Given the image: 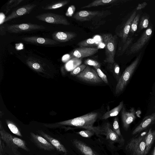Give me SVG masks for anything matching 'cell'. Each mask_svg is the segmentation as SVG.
Instances as JSON below:
<instances>
[{
    "label": "cell",
    "instance_id": "38",
    "mask_svg": "<svg viewBox=\"0 0 155 155\" xmlns=\"http://www.w3.org/2000/svg\"><path fill=\"white\" fill-rule=\"evenodd\" d=\"M5 143L0 137V155H6Z\"/></svg>",
    "mask_w": 155,
    "mask_h": 155
},
{
    "label": "cell",
    "instance_id": "24",
    "mask_svg": "<svg viewBox=\"0 0 155 155\" xmlns=\"http://www.w3.org/2000/svg\"><path fill=\"white\" fill-rule=\"evenodd\" d=\"M123 107V102L121 101L116 107L105 113L101 117V119L103 120H106L109 118L117 116L122 110Z\"/></svg>",
    "mask_w": 155,
    "mask_h": 155
},
{
    "label": "cell",
    "instance_id": "20",
    "mask_svg": "<svg viewBox=\"0 0 155 155\" xmlns=\"http://www.w3.org/2000/svg\"><path fill=\"white\" fill-rule=\"evenodd\" d=\"M0 131L3 133L14 144L24 150L29 152L30 149L26 145L25 141L22 139L14 136L6 131L1 126H0Z\"/></svg>",
    "mask_w": 155,
    "mask_h": 155
},
{
    "label": "cell",
    "instance_id": "23",
    "mask_svg": "<svg viewBox=\"0 0 155 155\" xmlns=\"http://www.w3.org/2000/svg\"><path fill=\"white\" fill-rule=\"evenodd\" d=\"M155 140V130L150 128L145 136L146 144L145 154H148Z\"/></svg>",
    "mask_w": 155,
    "mask_h": 155
},
{
    "label": "cell",
    "instance_id": "2",
    "mask_svg": "<svg viewBox=\"0 0 155 155\" xmlns=\"http://www.w3.org/2000/svg\"><path fill=\"white\" fill-rule=\"evenodd\" d=\"M146 133H142L129 140L125 147L127 155H146L145 136Z\"/></svg>",
    "mask_w": 155,
    "mask_h": 155
},
{
    "label": "cell",
    "instance_id": "4",
    "mask_svg": "<svg viewBox=\"0 0 155 155\" xmlns=\"http://www.w3.org/2000/svg\"><path fill=\"white\" fill-rule=\"evenodd\" d=\"M103 41L105 45V58L104 61L110 64L115 63L114 56L117 45V38L111 33L102 35Z\"/></svg>",
    "mask_w": 155,
    "mask_h": 155
},
{
    "label": "cell",
    "instance_id": "32",
    "mask_svg": "<svg viewBox=\"0 0 155 155\" xmlns=\"http://www.w3.org/2000/svg\"><path fill=\"white\" fill-rule=\"evenodd\" d=\"M87 66L85 64L79 65L71 71V74L73 75L77 76Z\"/></svg>",
    "mask_w": 155,
    "mask_h": 155
},
{
    "label": "cell",
    "instance_id": "6",
    "mask_svg": "<svg viewBox=\"0 0 155 155\" xmlns=\"http://www.w3.org/2000/svg\"><path fill=\"white\" fill-rule=\"evenodd\" d=\"M105 11L82 10L74 14L73 18L80 21H90L93 19L105 16Z\"/></svg>",
    "mask_w": 155,
    "mask_h": 155
},
{
    "label": "cell",
    "instance_id": "41",
    "mask_svg": "<svg viewBox=\"0 0 155 155\" xmlns=\"http://www.w3.org/2000/svg\"><path fill=\"white\" fill-rule=\"evenodd\" d=\"M131 39H130V40H128L127 41H127L126 42V44H125L123 47V50H122V51H123L124 50H125L126 48L127 47V46L129 45L131 42Z\"/></svg>",
    "mask_w": 155,
    "mask_h": 155
},
{
    "label": "cell",
    "instance_id": "11",
    "mask_svg": "<svg viewBox=\"0 0 155 155\" xmlns=\"http://www.w3.org/2000/svg\"><path fill=\"white\" fill-rule=\"evenodd\" d=\"M152 32L151 27L147 29L140 38L130 48V53H134L140 50L150 38Z\"/></svg>",
    "mask_w": 155,
    "mask_h": 155
},
{
    "label": "cell",
    "instance_id": "33",
    "mask_svg": "<svg viewBox=\"0 0 155 155\" xmlns=\"http://www.w3.org/2000/svg\"><path fill=\"white\" fill-rule=\"evenodd\" d=\"M98 76L105 83L108 84V81L106 75L101 71L100 68H94Z\"/></svg>",
    "mask_w": 155,
    "mask_h": 155
},
{
    "label": "cell",
    "instance_id": "19",
    "mask_svg": "<svg viewBox=\"0 0 155 155\" xmlns=\"http://www.w3.org/2000/svg\"><path fill=\"white\" fill-rule=\"evenodd\" d=\"M74 33L70 32H55L52 35L53 39L58 42L68 41L76 37Z\"/></svg>",
    "mask_w": 155,
    "mask_h": 155
},
{
    "label": "cell",
    "instance_id": "5",
    "mask_svg": "<svg viewBox=\"0 0 155 155\" xmlns=\"http://www.w3.org/2000/svg\"><path fill=\"white\" fill-rule=\"evenodd\" d=\"M38 20L53 24L69 25L70 23L63 15L52 13L41 14L36 16Z\"/></svg>",
    "mask_w": 155,
    "mask_h": 155
},
{
    "label": "cell",
    "instance_id": "8",
    "mask_svg": "<svg viewBox=\"0 0 155 155\" xmlns=\"http://www.w3.org/2000/svg\"><path fill=\"white\" fill-rule=\"evenodd\" d=\"M101 135L106 136L108 142L113 144L118 143L123 146L124 143V140L120 138L113 131L111 125L108 123H105L101 127Z\"/></svg>",
    "mask_w": 155,
    "mask_h": 155
},
{
    "label": "cell",
    "instance_id": "37",
    "mask_svg": "<svg viewBox=\"0 0 155 155\" xmlns=\"http://www.w3.org/2000/svg\"><path fill=\"white\" fill-rule=\"evenodd\" d=\"M75 7L74 5H71L69 6L65 13L66 16L69 17L72 16L73 15L75 10Z\"/></svg>",
    "mask_w": 155,
    "mask_h": 155
},
{
    "label": "cell",
    "instance_id": "22",
    "mask_svg": "<svg viewBox=\"0 0 155 155\" xmlns=\"http://www.w3.org/2000/svg\"><path fill=\"white\" fill-rule=\"evenodd\" d=\"M136 11L133 12L127 21L123 29L120 31L119 36L124 42L126 41L132 22L136 16Z\"/></svg>",
    "mask_w": 155,
    "mask_h": 155
},
{
    "label": "cell",
    "instance_id": "18",
    "mask_svg": "<svg viewBox=\"0 0 155 155\" xmlns=\"http://www.w3.org/2000/svg\"><path fill=\"white\" fill-rule=\"evenodd\" d=\"M73 143L83 155H99L91 147L79 140L74 139Z\"/></svg>",
    "mask_w": 155,
    "mask_h": 155
},
{
    "label": "cell",
    "instance_id": "43",
    "mask_svg": "<svg viewBox=\"0 0 155 155\" xmlns=\"http://www.w3.org/2000/svg\"><path fill=\"white\" fill-rule=\"evenodd\" d=\"M114 155H120L119 154H118V153H115Z\"/></svg>",
    "mask_w": 155,
    "mask_h": 155
},
{
    "label": "cell",
    "instance_id": "29",
    "mask_svg": "<svg viewBox=\"0 0 155 155\" xmlns=\"http://www.w3.org/2000/svg\"><path fill=\"white\" fill-rule=\"evenodd\" d=\"M7 124L8 127L12 133L17 136L22 137V135L19 129L14 124L10 121H8Z\"/></svg>",
    "mask_w": 155,
    "mask_h": 155
},
{
    "label": "cell",
    "instance_id": "3",
    "mask_svg": "<svg viewBox=\"0 0 155 155\" xmlns=\"http://www.w3.org/2000/svg\"><path fill=\"white\" fill-rule=\"evenodd\" d=\"M140 54L125 70L117 81L115 93L118 94L122 92L128 84L139 64Z\"/></svg>",
    "mask_w": 155,
    "mask_h": 155
},
{
    "label": "cell",
    "instance_id": "12",
    "mask_svg": "<svg viewBox=\"0 0 155 155\" xmlns=\"http://www.w3.org/2000/svg\"><path fill=\"white\" fill-rule=\"evenodd\" d=\"M98 51L96 48L79 47L74 49L70 54L73 58L79 59L91 56L97 52Z\"/></svg>",
    "mask_w": 155,
    "mask_h": 155
},
{
    "label": "cell",
    "instance_id": "42",
    "mask_svg": "<svg viewBox=\"0 0 155 155\" xmlns=\"http://www.w3.org/2000/svg\"><path fill=\"white\" fill-rule=\"evenodd\" d=\"M150 155H155V146L153 148V150L151 151Z\"/></svg>",
    "mask_w": 155,
    "mask_h": 155
},
{
    "label": "cell",
    "instance_id": "30",
    "mask_svg": "<svg viewBox=\"0 0 155 155\" xmlns=\"http://www.w3.org/2000/svg\"><path fill=\"white\" fill-rule=\"evenodd\" d=\"M112 129L113 131L120 138L123 140H124L123 136L121 134L118 119L117 117H116L114 118L113 125Z\"/></svg>",
    "mask_w": 155,
    "mask_h": 155
},
{
    "label": "cell",
    "instance_id": "26",
    "mask_svg": "<svg viewBox=\"0 0 155 155\" xmlns=\"http://www.w3.org/2000/svg\"><path fill=\"white\" fill-rule=\"evenodd\" d=\"M70 2L69 0H64L56 2L42 7V8L44 10L56 9L67 5Z\"/></svg>",
    "mask_w": 155,
    "mask_h": 155
},
{
    "label": "cell",
    "instance_id": "17",
    "mask_svg": "<svg viewBox=\"0 0 155 155\" xmlns=\"http://www.w3.org/2000/svg\"><path fill=\"white\" fill-rule=\"evenodd\" d=\"M0 137L5 144V150L8 155H21L18 150L19 148L14 144L4 134L0 131Z\"/></svg>",
    "mask_w": 155,
    "mask_h": 155
},
{
    "label": "cell",
    "instance_id": "27",
    "mask_svg": "<svg viewBox=\"0 0 155 155\" xmlns=\"http://www.w3.org/2000/svg\"><path fill=\"white\" fill-rule=\"evenodd\" d=\"M78 45L80 47L95 48L97 44L94 39L89 38L80 42Z\"/></svg>",
    "mask_w": 155,
    "mask_h": 155
},
{
    "label": "cell",
    "instance_id": "13",
    "mask_svg": "<svg viewBox=\"0 0 155 155\" xmlns=\"http://www.w3.org/2000/svg\"><path fill=\"white\" fill-rule=\"evenodd\" d=\"M36 6L35 4H29L17 8L6 17L4 22L29 13Z\"/></svg>",
    "mask_w": 155,
    "mask_h": 155
},
{
    "label": "cell",
    "instance_id": "10",
    "mask_svg": "<svg viewBox=\"0 0 155 155\" xmlns=\"http://www.w3.org/2000/svg\"><path fill=\"white\" fill-rule=\"evenodd\" d=\"M30 139L38 148L46 151L54 150L55 147L43 137L32 132L30 133Z\"/></svg>",
    "mask_w": 155,
    "mask_h": 155
},
{
    "label": "cell",
    "instance_id": "15",
    "mask_svg": "<svg viewBox=\"0 0 155 155\" xmlns=\"http://www.w3.org/2000/svg\"><path fill=\"white\" fill-rule=\"evenodd\" d=\"M155 123V112L146 116L132 132L133 135L136 134L148 128Z\"/></svg>",
    "mask_w": 155,
    "mask_h": 155
},
{
    "label": "cell",
    "instance_id": "35",
    "mask_svg": "<svg viewBox=\"0 0 155 155\" xmlns=\"http://www.w3.org/2000/svg\"><path fill=\"white\" fill-rule=\"evenodd\" d=\"M139 18L140 15L138 14L134 18L131 26L130 31V32L133 33L137 30Z\"/></svg>",
    "mask_w": 155,
    "mask_h": 155
},
{
    "label": "cell",
    "instance_id": "25",
    "mask_svg": "<svg viewBox=\"0 0 155 155\" xmlns=\"http://www.w3.org/2000/svg\"><path fill=\"white\" fill-rule=\"evenodd\" d=\"M118 1L117 0H95L89 4L82 7L81 8H89L102 5H107L116 3Z\"/></svg>",
    "mask_w": 155,
    "mask_h": 155
},
{
    "label": "cell",
    "instance_id": "40",
    "mask_svg": "<svg viewBox=\"0 0 155 155\" xmlns=\"http://www.w3.org/2000/svg\"><path fill=\"white\" fill-rule=\"evenodd\" d=\"M147 5V3L146 2H144L140 4H139L138 5V6L137 8V10H140L142 8H144Z\"/></svg>",
    "mask_w": 155,
    "mask_h": 155
},
{
    "label": "cell",
    "instance_id": "39",
    "mask_svg": "<svg viewBox=\"0 0 155 155\" xmlns=\"http://www.w3.org/2000/svg\"><path fill=\"white\" fill-rule=\"evenodd\" d=\"M149 21L147 18H144L142 19L140 24L141 28H147L148 25Z\"/></svg>",
    "mask_w": 155,
    "mask_h": 155
},
{
    "label": "cell",
    "instance_id": "14",
    "mask_svg": "<svg viewBox=\"0 0 155 155\" xmlns=\"http://www.w3.org/2000/svg\"><path fill=\"white\" fill-rule=\"evenodd\" d=\"M129 111H127L123 107L121 111V117L124 129L127 130L130 124L136 118V111L134 107H132Z\"/></svg>",
    "mask_w": 155,
    "mask_h": 155
},
{
    "label": "cell",
    "instance_id": "1",
    "mask_svg": "<svg viewBox=\"0 0 155 155\" xmlns=\"http://www.w3.org/2000/svg\"><path fill=\"white\" fill-rule=\"evenodd\" d=\"M98 116L97 112H91L79 117L59 122L57 126H65L64 128L67 130L84 129L94 132L95 134L98 136L101 135V127L94 125Z\"/></svg>",
    "mask_w": 155,
    "mask_h": 155
},
{
    "label": "cell",
    "instance_id": "9",
    "mask_svg": "<svg viewBox=\"0 0 155 155\" xmlns=\"http://www.w3.org/2000/svg\"><path fill=\"white\" fill-rule=\"evenodd\" d=\"M76 76L80 79L91 83H99L103 81L98 76L96 71L89 66H87L84 70Z\"/></svg>",
    "mask_w": 155,
    "mask_h": 155
},
{
    "label": "cell",
    "instance_id": "28",
    "mask_svg": "<svg viewBox=\"0 0 155 155\" xmlns=\"http://www.w3.org/2000/svg\"><path fill=\"white\" fill-rule=\"evenodd\" d=\"M23 0H11L7 2L5 6V11L7 14L12 8L18 5Z\"/></svg>",
    "mask_w": 155,
    "mask_h": 155
},
{
    "label": "cell",
    "instance_id": "7",
    "mask_svg": "<svg viewBox=\"0 0 155 155\" xmlns=\"http://www.w3.org/2000/svg\"><path fill=\"white\" fill-rule=\"evenodd\" d=\"M45 28V26L42 25L31 23H23L8 26L7 27V30L10 33H18Z\"/></svg>",
    "mask_w": 155,
    "mask_h": 155
},
{
    "label": "cell",
    "instance_id": "21",
    "mask_svg": "<svg viewBox=\"0 0 155 155\" xmlns=\"http://www.w3.org/2000/svg\"><path fill=\"white\" fill-rule=\"evenodd\" d=\"M39 133L42 137L53 145L58 151L64 153L67 152L65 147L58 140L42 131H40Z\"/></svg>",
    "mask_w": 155,
    "mask_h": 155
},
{
    "label": "cell",
    "instance_id": "34",
    "mask_svg": "<svg viewBox=\"0 0 155 155\" xmlns=\"http://www.w3.org/2000/svg\"><path fill=\"white\" fill-rule=\"evenodd\" d=\"M76 133L82 137L86 138H90L95 134L94 132L89 130H82Z\"/></svg>",
    "mask_w": 155,
    "mask_h": 155
},
{
    "label": "cell",
    "instance_id": "36",
    "mask_svg": "<svg viewBox=\"0 0 155 155\" xmlns=\"http://www.w3.org/2000/svg\"><path fill=\"white\" fill-rule=\"evenodd\" d=\"M84 63L86 65L93 66L94 68H101L100 64L97 61L91 59H87L84 61Z\"/></svg>",
    "mask_w": 155,
    "mask_h": 155
},
{
    "label": "cell",
    "instance_id": "16",
    "mask_svg": "<svg viewBox=\"0 0 155 155\" xmlns=\"http://www.w3.org/2000/svg\"><path fill=\"white\" fill-rule=\"evenodd\" d=\"M22 40L31 43L45 45H54L58 43V42L49 38L35 36L24 37Z\"/></svg>",
    "mask_w": 155,
    "mask_h": 155
},
{
    "label": "cell",
    "instance_id": "31",
    "mask_svg": "<svg viewBox=\"0 0 155 155\" xmlns=\"http://www.w3.org/2000/svg\"><path fill=\"white\" fill-rule=\"evenodd\" d=\"M110 67L111 70L118 80L120 76H119L120 68L118 64L115 62L113 64H110Z\"/></svg>",
    "mask_w": 155,
    "mask_h": 155
}]
</instances>
